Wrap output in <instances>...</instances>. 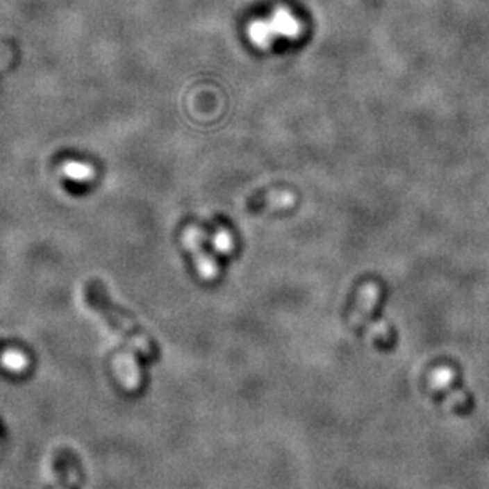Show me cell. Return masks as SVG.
Here are the masks:
<instances>
[{
  "label": "cell",
  "instance_id": "cell-5",
  "mask_svg": "<svg viewBox=\"0 0 489 489\" xmlns=\"http://www.w3.org/2000/svg\"><path fill=\"white\" fill-rule=\"evenodd\" d=\"M294 200H296V197H294L289 191H274L267 194L264 199H260L258 204L264 205V207L283 208V207H291Z\"/></svg>",
  "mask_w": 489,
  "mask_h": 489
},
{
  "label": "cell",
  "instance_id": "cell-7",
  "mask_svg": "<svg viewBox=\"0 0 489 489\" xmlns=\"http://www.w3.org/2000/svg\"><path fill=\"white\" fill-rule=\"evenodd\" d=\"M369 331L370 333L374 337L376 338H383V340H389V327L386 322H383V321H376V322H372L370 327H369Z\"/></svg>",
  "mask_w": 489,
  "mask_h": 489
},
{
  "label": "cell",
  "instance_id": "cell-3",
  "mask_svg": "<svg viewBox=\"0 0 489 489\" xmlns=\"http://www.w3.org/2000/svg\"><path fill=\"white\" fill-rule=\"evenodd\" d=\"M378 297H380V288H378V285L374 281L365 283V285L359 289L356 307L348 320L349 326H351L353 329H359V327L365 324V321L370 318L372 311L375 310Z\"/></svg>",
  "mask_w": 489,
  "mask_h": 489
},
{
  "label": "cell",
  "instance_id": "cell-8",
  "mask_svg": "<svg viewBox=\"0 0 489 489\" xmlns=\"http://www.w3.org/2000/svg\"><path fill=\"white\" fill-rule=\"evenodd\" d=\"M21 356L11 353L7 354V358H5V363H7L10 367H21L22 365V359H19Z\"/></svg>",
  "mask_w": 489,
  "mask_h": 489
},
{
  "label": "cell",
  "instance_id": "cell-1",
  "mask_svg": "<svg viewBox=\"0 0 489 489\" xmlns=\"http://www.w3.org/2000/svg\"><path fill=\"white\" fill-rule=\"evenodd\" d=\"M88 302L94 311L102 316L108 322L110 327L118 331L126 340H129L138 351L143 353L148 358H154L156 351L149 338L138 329V326L133 322L124 311L119 310L115 304H111L103 286L99 281H91L88 286Z\"/></svg>",
  "mask_w": 489,
  "mask_h": 489
},
{
  "label": "cell",
  "instance_id": "cell-2",
  "mask_svg": "<svg viewBox=\"0 0 489 489\" xmlns=\"http://www.w3.org/2000/svg\"><path fill=\"white\" fill-rule=\"evenodd\" d=\"M202 238L204 233L196 226H189L185 231V235H183V242H185V247L192 253L194 256V263L197 265V272L200 276L211 280L218 275V265H216L215 259L211 258L210 254L202 251Z\"/></svg>",
  "mask_w": 489,
  "mask_h": 489
},
{
  "label": "cell",
  "instance_id": "cell-9",
  "mask_svg": "<svg viewBox=\"0 0 489 489\" xmlns=\"http://www.w3.org/2000/svg\"><path fill=\"white\" fill-rule=\"evenodd\" d=\"M8 60H10V53L8 51H5V53L0 54V72H2L5 67H7Z\"/></svg>",
  "mask_w": 489,
  "mask_h": 489
},
{
  "label": "cell",
  "instance_id": "cell-4",
  "mask_svg": "<svg viewBox=\"0 0 489 489\" xmlns=\"http://www.w3.org/2000/svg\"><path fill=\"white\" fill-rule=\"evenodd\" d=\"M63 172L67 176L72 178V180H76V181H86V180H89V178L94 176L92 167L81 164V163H74V160L64 163Z\"/></svg>",
  "mask_w": 489,
  "mask_h": 489
},
{
  "label": "cell",
  "instance_id": "cell-6",
  "mask_svg": "<svg viewBox=\"0 0 489 489\" xmlns=\"http://www.w3.org/2000/svg\"><path fill=\"white\" fill-rule=\"evenodd\" d=\"M213 247L219 253H231L233 248V238L231 232L224 229V227H219L213 235Z\"/></svg>",
  "mask_w": 489,
  "mask_h": 489
}]
</instances>
